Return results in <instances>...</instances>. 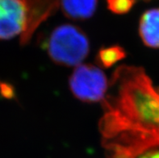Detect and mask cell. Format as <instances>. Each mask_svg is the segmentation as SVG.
Returning a JSON list of instances; mask_svg holds the SVG:
<instances>
[{
    "label": "cell",
    "instance_id": "6da1fadb",
    "mask_svg": "<svg viewBox=\"0 0 159 158\" xmlns=\"http://www.w3.org/2000/svg\"><path fill=\"white\" fill-rule=\"evenodd\" d=\"M126 70L128 78L120 82L115 102L106 103L107 124L103 128L108 129L110 135L128 132L129 140H136L135 156L145 148L159 144V90L141 70Z\"/></svg>",
    "mask_w": 159,
    "mask_h": 158
},
{
    "label": "cell",
    "instance_id": "7a4b0ae2",
    "mask_svg": "<svg viewBox=\"0 0 159 158\" xmlns=\"http://www.w3.org/2000/svg\"><path fill=\"white\" fill-rule=\"evenodd\" d=\"M47 49L56 64L78 66L88 55L90 43L87 35L79 28L72 24H61L51 33Z\"/></svg>",
    "mask_w": 159,
    "mask_h": 158
},
{
    "label": "cell",
    "instance_id": "3957f363",
    "mask_svg": "<svg viewBox=\"0 0 159 158\" xmlns=\"http://www.w3.org/2000/svg\"><path fill=\"white\" fill-rule=\"evenodd\" d=\"M72 94L85 102H100L104 98L108 82L104 73L93 65L76 66L70 78Z\"/></svg>",
    "mask_w": 159,
    "mask_h": 158
},
{
    "label": "cell",
    "instance_id": "277c9868",
    "mask_svg": "<svg viewBox=\"0 0 159 158\" xmlns=\"http://www.w3.org/2000/svg\"><path fill=\"white\" fill-rule=\"evenodd\" d=\"M26 11L23 0H0V40H10L23 34Z\"/></svg>",
    "mask_w": 159,
    "mask_h": 158
},
{
    "label": "cell",
    "instance_id": "5b68a950",
    "mask_svg": "<svg viewBox=\"0 0 159 158\" xmlns=\"http://www.w3.org/2000/svg\"><path fill=\"white\" fill-rule=\"evenodd\" d=\"M26 11V27L21 35V44H27L37 27L53 15L60 0H23Z\"/></svg>",
    "mask_w": 159,
    "mask_h": 158
},
{
    "label": "cell",
    "instance_id": "8992f818",
    "mask_svg": "<svg viewBox=\"0 0 159 158\" xmlns=\"http://www.w3.org/2000/svg\"><path fill=\"white\" fill-rule=\"evenodd\" d=\"M139 34L146 46L159 48V8L149 9L141 16Z\"/></svg>",
    "mask_w": 159,
    "mask_h": 158
},
{
    "label": "cell",
    "instance_id": "52a82bcc",
    "mask_svg": "<svg viewBox=\"0 0 159 158\" xmlns=\"http://www.w3.org/2000/svg\"><path fill=\"white\" fill-rule=\"evenodd\" d=\"M98 0H60V7L67 18L84 20L95 14Z\"/></svg>",
    "mask_w": 159,
    "mask_h": 158
},
{
    "label": "cell",
    "instance_id": "ba28073f",
    "mask_svg": "<svg viewBox=\"0 0 159 158\" xmlns=\"http://www.w3.org/2000/svg\"><path fill=\"white\" fill-rule=\"evenodd\" d=\"M125 56V52L120 46H111L100 49L97 61L105 68H109Z\"/></svg>",
    "mask_w": 159,
    "mask_h": 158
},
{
    "label": "cell",
    "instance_id": "9c48e42d",
    "mask_svg": "<svg viewBox=\"0 0 159 158\" xmlns=\"http://www.w3.org/2000/svg\"><path fill=\"white\" fill-rule=\"evenodd\" d=\"M107 7L115 14H125L131 10L135 0H107Z\"/></svg>",
    "mask_w": 159,
    "mask_h": 158
},
{
    "label": "cell",
    "instance_id": "30bf717a",
    "mask_svg": "<svg viewBox=\"0 0 159 158\" xmlns=\"http://www.w3.org/2000/svg\"><path fill=\"white\" fill-rule=\"evenodd\" d=\"M139 158H159V150H150L141 154Z\"/></svg>",
    "mask_w": 159,
    "mask_h": 158
}]
</instances>
